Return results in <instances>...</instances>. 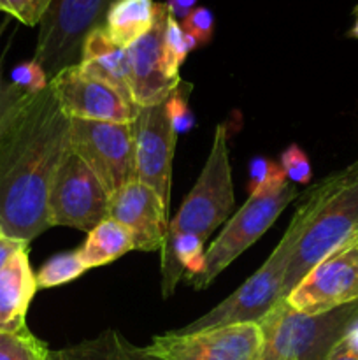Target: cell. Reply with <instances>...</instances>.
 Instances as JSON below:
<instances>
[{
  "label": "cell",
  "instance_id": "1",
  "mask_svg": "<svg viewBox=\"0 0 358 360\" xmlns=\"http://www.w3.org/2000/svg\"><path fill=\"white\" fill-rule=\"evenodd\" d=\"M70 151V118L48 84L25 94L0 123V232L30 243L49 229L48 199Z\"/></svg>",
  "mask_w": 358,
  "mask_h": 360
},
{
  "label": "cell",
  "instance_id": "2",
  "mask_svg": "<svg viewBox=\"0 0 358 360\" xmlns=\"http://www.w3.org/2000/svg\"><path fill=\"white\" fill-rule=\"evenodd\" d=\"M325 186L326 179H323L312 185L302 195L290 227L258 271H255L230 297L225 299L204 316L193 320L183 329H178V333H195V330L213 329V327L228 326V323L260 322L277 302L283 301L284 276H286L295 245L300 239L309 218L318 207L325 193Z\"/></svg>",
  "mask_w": 358,
  "mask_h": 360
},
{
  "label": "cell",
  "instance_id": "3",
  "mask_svg": "<svg viewBox=\"0 0 358 360\" xmlns=\"http://www.w3.org/2000/svg\"><path fill=\"white\" fill-rule=\"evenodd\" d=\"M325 179V193L295 245L283 299L326 257L358 241V162Z\"/></svg>",
  "mask_w": 358,
  "mask_h": 360
},
{
  "label": "cell",
  "instance_id": "4",
  "mask_svg": "<svg viewBox=\"0 0 358 360\" xmlns=\"http://www.w3.org/2000/svg\"><path fill=\"white\" fill-rule=\"evenodd\" d=\"M358 322V301L319 315H304L279 301L262 320L260 360H329Z\"/></svg>",
  "mask_w": 358,
  "mask_h": 360
},
{
  "label": "cell",
  "instance_id": "5",
  "mask_svg": "<svg viewBox=\"0 0 358 360\" xmlns=\"http://www.w3.org/2000/svg\"><path fill=\"white\" fill-rule=\"evenodd\" d=\"M297 197V186L288 181L283 169L269 183L249 192L248 200L225 224L220 236L204 255L202 271L188 281L195 290L209 287L221 271L255 245Z\"/></svg>",
  "mask_w": 358,
  "mask_h": 360
},
{
  "label": "cell",
  "instance_id": "6",
  "mask_svg": "<svg viewBox=\"0 0 358 360\" xmlns=\"http://www.w3.org/2000/svg\"><path fill=\"white\" fill-rule=\"evenodd\" d=\"M234 210V181L228 157L227 127L216 125L207 160L193 188L183 200L178 214L168 221L165 241L183 234L199 236L207 241L225 224Z\"/></svg>",
  "mask_w": 358,
  "mask_h": 360
},
{
  "label": "cell",
  "instance_id": "7",
  "mask_svg": "<svg viewBox=\"0 0 358 360\" xmlns=\"http://www.w3.org/2000/svg\"><path fill=\"white\" fill-rule=\"evenodd\" d=\"M116 0H53L39 23L34 60L49 79L79 63L84 39L102 27Z\"/></svg>",
  "mask_w": 358,
  "mask_h": 360
},
{
  "label": "cell",
  "instance_id": "8",
  "mask_svg": "<svg viewBox=\"0 0 358 360\" xmlns=\"http://www.w3.org/2000/svg\"><path fill=\"white\" fill-rule=\"evenodd\" d=\"M70 150L95 172L111 197L137 181L133 122L70 118Z\"/></svg>",
  "mask_w": 358,
  "mask_h": 360
},
{
  "label": "cell",
  "instance_id": "9",
  "mask_svg": "<svg viewBox=\"0 0 358 360\" xmlns=\"http://www.w3.org/2000/svg\"><path fill=\"white\" fill-rule=\"evenodd\" d=\"M111 195L95 172L74 153L56 169L48 199L49 227H72L90 232L109 217Z\"/></svg>",
  "mask_w": 358,
  "mask_h": 360
},
{
  "label": "cell",
  "instance_id": "10",
  "mask_svg": "<svg viewBox=\"0 0 358 360\" xmlns=\"http://www.w3.org/2000/svg\"><path fill=\"white\" fill-rule=\"evenodd\" d=\"M263 333L258 322L228 323L195 333L154 336L144 350L154 360H260Z\"/></svg>",
  "mask_w": 358,
  "mask_h": 360
},
{
  "label": "cell",
  "instance_id": "11",
  "mask_svg": "<svg viewBox=\"0 0 358 360\" xmlns=\"http://www.w3.org/2000/svg\"><path fill=\"white\" fill-rule=\"evenodd\" d=\"M283 301L304 315H319L358 301V241L326 257Z\"/></svg>",
  "mask_w": 358,
  "mask_h": 360
},
{
  "label": "cell",
  "instance_id": "12",
  "mask_svg": "<svg viewBox=\"0 0 358 360\" xmlns=\"http://www.w3.org/2000/svg\"><path fill=\"white\" fill-rule=\"evenodd\" d=\"M133 141H135L137 179L154 190L168 210L172 158H174L178 134L172 127L165 102L139 108V112L133 120Z\"/></svg>",
  "mask_w": 358,
  "mask_h": 360
},
{
  "label": "cell",
  "instance_id": "13",
  "mask_svg": "<svg viewBox=\"0 0 358 360\" xmlns=\"http://www.w3.org/2000/svg\"><path fill=\"white\" fill-rule=\"evenodd\" d=\"M49 86L69 118L132 123L139 112L133 102L126 101L104 81L83 74L77 65L56 74L49 79Z\"/></svg>",
  "mask_w": 358,
  "mask_h": 360
},
{
  "label": "cell",
  "instance_id": "14",
  "mask_svg": "<svg viewBox=\"0 0 358 360\" xmlns=\"http://www.w3.org/2000/svg\"><path fill=\"white\" fill-rule=\"evenodd\" d=\"M168 9L158 4L157 20L151 30L126 48L130 69V88L137 108L160 104L168 98L181 79H172L165 69L164 34Z\"/></svg>",
  "mask_w": 358,
  "mask_h": 360
},
{
  "label": "cell",
  "instance_id": "15",
  "mask_svg": "<svg viewBox=\"0 0 358 360\" xmlns=\"http://www.w3.org/2000/svg\"><path fill=\"white\" fill-rule=\"evenodd\" d=\"M168 210L154 190L139 179L111 197L109 217L130 231L133 250L158 252L164 248L167 236Z\"/></svg>",
  "mask_w": 358,
  "mask_h": 360
},
{
  "label": "cell",
  "instance_id": "16",
  "mask_svg": "<svg viewBox=\"0 0 358 360\" xmlns=\"http://www.w3.org/2000/svg\"><path fill=\"white\" fill-rule=\"evenodd\" d=\"M37 292V278L28 259V246L18 250L0 271V330L27 329V313Z\"/></svg>",
  "mask_w": 358,
  "mask_h": 360
},
{
  "label": "cell",
  "instance_id": "17",
  "mask_svg": "<svg viewBox=\"0 0 358 360\" xmlns=\"http://www.w3.org/2000/svg\"><path fill=\"white\" fill-rule=\"evenodd\" d=\"M77 67L83 74L104 81L126 101L133 102L126 48L114 44L102 27L91 30L84 39Z\"/></svg>",
  "mask_w": 358,
  "mask_h": 360
},
{
  "label": "cell",
  "instance_id": "18",
  "mask_svg": "<svg viewBox=\"0 0 358 360\" xmlns=\"http://www.w3.org/2000/svg\"><path fill=\"white\" fill-rule=\"evenodd\" d=\"M157 9L154 0H116L105 14L102 28L114 44L128 48L151 30Z\"/></svg>",
  "mask_w": 358,
  "mask_h": 360
},
{
  "label": "cell",
  "instance_id": "19",
  "mask_svg": "<svg viewBox=\"0 0 358 360\" xmlns=\"http://www.w3.org/2000/svg\"><path fill=\"white\" fill-rule=\"evenodd\" d=\"M133 250V239L128 229L112 218L102 220L93 231L88 232L86 243L77 250L86 269L105 266Z\"/></svg>",
  "mask_w": 358,
  "mask_h": 360
},
{
  "label": "cell",
  "instance_id": "20",
  "mask_svg": "<svg viewBox=\"0 0 358 360\" xmlns=\"http://www.w3.org/2000/svg\"><path fill=\"white\" fill-rule=\"evenodd\" d=\"M49 360H154L144 348L130 345L118 333L100 334L97 340L49 354Z\"/></svg>",
  "mask_w": 358,
  "mask_h": 360
},
{
  "label": "cell",
  "instance_id": "21",
  "mask_svg": "<svg viewBox=\"0 0 358 360\" xmlns=\"http://www.w3.org/2000/svg\"><path fill=\"white\" fill-rule=\"evenodd\" d=\"M44 343L27 329L20 333H2L0 330V360H49Z\"/></svg>",
  "mask_w": 358,
  "mask_h": 360
},
{
  "label": "cell",
  "instance_id": "22",
  "mask_svg": "<svg viewBox=\"0 0 358 360\" xmlns=\"http://www.w3.org/2000/svg\"><path fill=\"white\" fill-rule=\"evenodd\" d=\"M86 271L79 259V253H62L49 259L41 267L35 278H37V288H53L74 281Z\"/></svg>",
  "mask_w": 358,
  "mask_h": 360
},
{
  "label": "cell",
  "instance_id": "23",
  "mask_svg": "<svg viewBox=\"0 0 358 360\" xmlns=\"http://www.w3.org/2000/svg\"><path fill=\"white\" fill-rule=\"evenodd\" d=\"M192 49H195L193 41L183 30L181 23L168 14L167 27H165L164 34V60L165 69H167V74L172 79H181L179 77V69H181L186 55Z\"/></svg>",
  "mask_w": 358,
  "mask_h": 360
},
{
  "label": "cell",
  "instance_id": "24",
  "mask_svg": "<svg viewBox=\"0 0 358 360\" xmlns=\"http://www.w3.org/2000/svg\"><path fill=\"white\" fill-rule=\"evenodd\" d=\"M193 86L186 81H179L178 86L174 88L168 98L165 101L167 104V111L168 116H171L172 127H174L175 134H185L195 125V116H193L192 109L188 105V98L190 94H192Z\"/></svg>",
  "mask_w": 358,
  "mask_h": 360
},
{
  "label": "cell",
  "instance_id": "25",
  "mask_svg": "<svg viewBox=\"0 0 358 360\" xmlns=\"http://www.w3.org/2000/svg\"><path fill=\"white\" fill-rule=\"evenodd\" d=\"M183 30L186 32L190 39L193 41L195 48H202L213 41L214 35V14L207 7L197 6L188 16L183 21H179Z\"/></svg>",
  "mask_w": 358,
  "mask_h": 360
},
{
  "label": "cell",
  "instance_id": "26",
  "mask_svg": "<svg viewBox=\"0 0 358 360\" xmlns=\"http://www.w3.org/2000/svg\"><path fill=\"white\" fill-rule=\"evenodd\" d=\"M53 0H0V13L14 18L27 27L41 23Z\"/></svg>",
  "mask_w": 358,
  "mask_h": 360
},
{
  "label": "cell",
  "instance_id": "27",
  "mask_svg": "<svg viewBox=\"0 0 358 360\" xmlns=\"http://www.w3.org/2000/svg\"><path fill=\"white\" fill-rule=\"evenodd\" d=\"M11 84L21 90L23 94H37L48 88L49 77L41 65L34 58L28 62L18 63L11 72Z\"/></svg>",
  "mask_w": 358,
  "mask_h": 360
},
{
  "label": "cell",
  "instance_id": "28",
  "mask_svg": "<svg viewBox=\"0 0 358 360\" xmlns=\"http://www.w3.org/2000/svg\"><path fill=\"white\" fill-rule=\"evenodd\" d=\"M281 169L288 181L298 183V185H307L312 178V167L307 155L297 144H290L281 155Z\"/></svg>",
  "mask_w": 358,
  "mask_h": 360
},
{
  "label": "cell",
  "instance_id": "29",
  "mask_svg": "<svg viewBox=\"0 0 358 360\" xmlns=\"http://www.w3.org/2000/svg\"><path fill=\"white\" fill-rule=\"evenodd\" d=\"M281 172V165L267 160V158H253L249 165V192L269 183L274 176Z\"/></svg>",
  "mask_w": 358,
  "mask_h": 360
},
{
  "label": "cell",
  "instance_id": "30",
  "mask_svg": "<svg viewBox=\"0 0 358 360\" xmlns=\"http://www.w3.org/2000/svg\"><path fill=\"white\" fill-rule=\"evenodd\" d=\"M4 28H6V23L0 25V35H2ZM23 95H25L23 91L18 90L14 84L7 83V81L2 77V74H0V123H2V120L6 118L7 112L11 111V108H13V105L23 97Z\"/></svg>",
  "mask_w": 358,
  "mask_h": 360
},
{
  "label": "cell",
  "instance_id": "31",
  "mask_svg": "<svg viewBox=\"0 0 358 360\" xmlns=\"http://www.w3.org/2000/svg\"><path fill=\"white\" fill-rule=\"evenodd\" d=\"M23 246H28V243L20 241V239L9 238V236H6L0 232V271L4 269V266L7 264V260H9L11 257L18 252V250L23 248Z\"/></svg>",
  "mask_w": 358,
  "mask_h": 360
},
{
  "label": "cell",
  "instance_id": "32",
  "mask_svg": "<svg viewBox=\"0 0 358 360\" xmlns=\"http://www.w3.org/2000/svg\"><path fill=\"white\" fill-rule=\"evenodd\" d=\"M197 2H199V0H167L165 6H167L168 14H171L172 18H175L178 21H183L193 9H195Z\"/></svg>",
  "mask_w": 358,
  "mask_h": 360
},
{
  "label": "cell",
  "instance_id": "33",
  "mask_svg": "<svg viewBox=\"0 0 358 360\" xmlns=\"http://www.w3.org/2000/svg\"><path fill=\"white\" fill-rule=\"evenodd\" d=\"M343 345L347 348V350L353 352L354 355H358V322H357V326H354L353 329L347 333V336L344 338Z\"/></svg>",
  "mask_w": 358,
  "mask_h": 360
},
{
  "label": "cell",
  "instance_id": "34",
  "mask_svg": "<svg viewBox=\"0 0 358 360\" xmlns=\"http://www.w3.org/2000/svg\"><path fill=\"white\" fill-rule=\"evenodd\" d=\"M329 360H358V355H354L353 352L347 350V348L343 345V341H340V343L337 345L336 350L332 352V355H330Z\"/></svg>",
  "mask_w": 358,
  "mask_h": 360
},
{
  "label": "cell",
  "instance_id": "35",
  "mask_svg": "<svg viewBox=\"0 0 358 360\" xmlns=\"http://www.w3.org/2000/svg\"><path fill=\"white\" fill-rule=\"evenodd\" d=\"M354 16H357V20H354L353 28H351V30H350V37L358 39V6L354 7Z\"/></svg>",
  "mask_w": 358,
  "mask_h": 360
}]
</instances>
